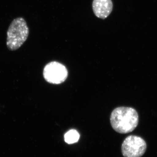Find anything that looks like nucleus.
I'll list each match as a JSON object with an SVG mask.
<instances>
[{"mask_svg": "<svg viewBox=\"0 0 157 157\" xmlns=\"http://www.w3.org/2000/svg\"><path fill=\"white\" fill-rule=\"evenodd\" d=\"M110 121L114 131L120 134H127L136 128L139 122V116L134 108L119 107L112 111Z\"/></svg>", "mask_w": 157, "mask_h": 157, "instance_id": "nucleus-1", "label": "nucleus"}, {"mask_svg": "<svg viewBox=\"0 0 157 157\" xmlns=\"http://www.w3.org/2000/svg\"><path fill=\"white\" fill-rule=\"evenodd\" d=\"M29 34L27 23L22 17H17L10 24L7 32L6 45L9 50L19 49L27 40Z\"/></svg>", "mask_w": 157, "mask_h": 157, "instance_id": "nucleus-2", "label": "nucleus"}, {"mask_svg": "<svg viewBox=\"0 0 157 157\" xmlns=\"http://www.w3.org/2000/svg\"><path fill=\"white\" fill-rule=\"evenodd\" d=\"M145 140L139 136L130 135L124 140L121 151L124 157H141L146 151Z\"/></svg>", "mask_w": 157, "mask_h": 157, "instance_id": "nucleus-3", "label": "nucleus"}, {"mask_svg": "<svg viewBox=\"0 0 157 157\" xmlns=\"http://www.w3.org/2000/svg\"><path fill=\"white\" fill-rule=\"evenodd\" d=\"M43 76L46 81L52 84H59L64 82L68 76V71L63 65L52 62L45 66Z\"/></svg>", "mask_w": 157, "mask_h": 157, "instance_id": "nucleus-4", "label": "nucleus"}, {"mask_svg": "<svg viewBox=\"0 0 157 157\" xmlns=\"http://www.w3.org/2000/svg\"><path fill=\"white\" fill-rule=\"evenodd\" d=\"M111 0H94L93 9L98 18L105 19L110 14L113 9Z\"/></svg>", "mask_w": 157, "mask_h": 157, "instance_id": "nucleus-5", "label": "nucleus"}, {"mask_svg": "<svg viewBox=\"0 0 157 157\" xmlns=\"http://www.w3.org/2000/svg\"><path fill=\"white\" fill-rule=\"evenodd\" d=\"M80 137L79 133L75 129H72L67 132L64 135V140L68 144H73L78 142Z\"/></svg>", "mask_w": 157, "mask_h": 157, "instance_id": "nucleus-6", "label": "nucleus"}]
</instances>
